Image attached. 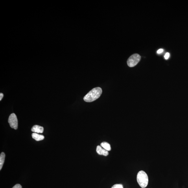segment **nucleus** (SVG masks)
<instances>
[{"label":"nucleus","mask_w":188,"mask_h":188,"mask_svg":"<svg viewBox=\"0 0 188 188\" xmlns=\"http://www.w3.org/2000/svg\"><path fill=\"white\" fill-rule=\"evenodd\" d=\"M102 93V90L100 87H96L85 96L84 100L86 102H93L99 98Z\"/></svg>","instance_id":"obj_1"},{"label":"nucleus","mask_w":188,"mask_h":188,"mask_svg":"<svg viewBox=\"0 0 188 188\" xmlns=\"http://www.w3.org/2000/svg\"><path fill=\"white\" fill-rule=\"evenodd\" d=\"M137 180L138 184L142 188L147 186L148 183V177L147 174L143 170L139 171L138 173Z\"/></svg>","instance_id":"obj_2"},{"label":"nucleus","mask_w":188,"mask_h":188,"mask_svg":"<svg viewBox=\"0 0 188 188\" xmlns=\"http://www.w3.org/2000/svg\"><path fill=\"white\" fill-rule=\"evenodd\" d=\"M141 59V56L138 54H134L131 56L127 60V64L129 67H132L136 65Z\"/></svg>","instance_id":"obj_3"},{"label":"nucleus","mask_w":188,"mask_h":188,"mask_svg":"<svg viewBox=\"0 0 188 188\" xmlns=\"http://www.w3.org/2000/svg\"><path fill=\"white\" fill-rule=\"evenodd\" d=\"M8 122L12 128L16 130L18 128V120L17 116L14 113L11 114L8 120Z\"/></svg>","instance_id":"obj_4"},{"label":"nucleus","mask_w":188,"mask_h":188,"mask_svg":"<svg viewBox=\"0 0 188 188\" xmlns=\"http://www.w3.org/2000/svg\"><path fill=\"white\" fill-rule=\"evenodd\" d=\"M96 152L98 154L105 156H108L109 154L108 151L102 147L101 146L98 145L96 148Z\"/></svg>","instance_id":"obj_5"},{"label":"nucleus","mask_w":188,"mask_h":188,"mask_svg":"<svg viewBox=\"0 0 188 188\" xmlns=\"http://www.w3.org/2000/svg\"><path fill=\"white\" fill-rule=\"evenodd\" d=\"M32 131L36 133H42L44 132V128L42 126L38 125H35L32 127Z\"/></svg>","instance_id":"obj_6"},{"label":"nucleus","mask_w":188,"mask_h":188,"mask_svg":"<svg viewBox=\"0 0 188 188\" xmlns=\"http://www.w3.org/2000/svg\"><path fill=\"white\" fill-rule=\"evenodd\" d=\"M32 137L33 138L37 141H42L44 138V137L43 135H39L36 133H32Z\"/></svg>","instance_id":"obj_7"},{"label":"nucleus","mask_w":188,"mask_h":188,"mask_svg":"<svg viewBox=\"0 0 188 188\" xmlns=\"http://www.w3.org/2000/svg\"><path fill=\"white\" fill-rule=\"evenodd\" d=\"M100 146L107 150L110 151L111 150V146L110 144L106 142H103L100 144Z\"/></svg>","instance_id":"obj_8"},{"label":"nucleus","mask_w":188,"mask_h":188,"mask_svg":"<svg viewBox=\"0 0 188 188\" xmlns=\"http://www.w3.org/2000/svg\"><path fill=\"white\" fill-rule=\"evenodd\" d=\"M5 155L4 152H2L0 155V170L2 169L3 167L4 161H5Z\"/></svg>","instance_id":"obj_9"},{"label":"nucleus","mask_w":188,"mask_h":188,"mask_svg":"<svg viewBox=\"0 0 188 188\" xmlns=\"http://www.w3.org/2000/svg\"><path fill=\"white\" fill-rule=\"evenodd\" d=\"M111 188H124L123 185L121 184H116L114 185Z\"/></svg>","instance_id":"obj_10"},{"label":"nucleus","mask_w":188,"mask_h":188,"mask_svg":"<svg viewBox=\"0 0 188 188\" xmlns=\"http://www.w3.org/2000/svg\"><path fill=\"white\" fill-rule=\"evenodd\" d=\"M170 56V54L169 53H167L165 54V55L164 56L165 58V59L167 60L168 59H169Z\"/></svg>","instance_id":"obj_11"},{"label":"nucleus","mask_w":188,"mask_h":188,"mask_svg":"<svg viewBox=\"0 0 188 188\" xmlns=\"http://www.w3.org/2000/svg\"><path fill=\"white\" fill-rule=\"evenodd\" d=\"M12 188H22V187L20 184H17L14 186Z\"/></svg>","instance_id":"obj_12"},{"label":"nucleus","mask_w":188,"mask_h":188,"mask_svg":"<svg viewBox=\"0 0 188 188\" xmlns=\"http://www.w3.org/2000/svg\"><path fill=\"white\" fill-rule=\"evenodd\" d=\"M164 50L163 49H159V50H157V53L158 54H161L162 53Z\"/></svg>","instance_id":"obj_13"},{"label":"nucleus","mask_w":188,"mask_h":188,"mask_svg":"<svg viewBox=\"0 0 188 188\" xmlns=\"http://www.w3.org/2000/svg\"><path fill=\"white\" fill-rule=\"evenodd\" d=\"M3 96H4V95H3V93H0V100H1V101L2 100V98H3Z\"/></svg>","instance_id":"obj_14"}]
</instances>
